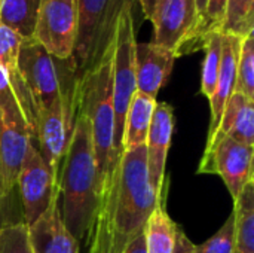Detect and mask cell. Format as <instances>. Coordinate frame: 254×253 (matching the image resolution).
<instances>
[{
	"mask_svg": "<svg viewBox=\"0 0 254 253\" xmlns=\"http://www.w3.org/2000/svg\"><path fill=\"white\" fill-rule=\"evenodd\" d=\"M0 253H31L24 222L0 230Z\"/></svg>",
	"mask_w": 254,
	"mask_h": 253,
	"instance_id": "28",
	"label": "cell"
},
{
	"mask_svg": "<svg viewBox=\"0 0 254 253\" xmlns=\"http://www.w3.org/2000/svg\"><path fill=\"white\" fill-rule=\"evenodd\" d=\"M103 203L109 207V253H121L143 231L147 218L161 203L150 185L146 145L122 154Z\"/></svg>",
	"mask_w": 254,
	"mask_h": 253,
	"instance_id": "2",
	"label": "cell"
},
{
	"mask_svg": "<svg viewBox=\"0 0 254 253\" xmlns=\"http://www.w3.org/2000/svg\"><path fill=\"white\" fill-rule=\"evenodd\" d=\"M121 253H147L146 251V245H144V234L143 231H140Z\"/></svg>",
	"mask_w": 254,
	"mask_h": 253,
	"instance_id": "31",
	"label": "cell"
},
{
	"mask_svg": "<svg viewBox=\"0 0 254 253\" xmlns=\"http://www.w3.org/2000/svg\"><path fill=\"white\" fill-rule=\"evenodd\" d=\"M134 0H77V33L70 58L74 79L95 67L113 46L116 24Z\"/></svg>",
	"mask_w": 254,
	"mask_h": 253,
	"instance_id": "5",
	"label": "cell"
},
{
	"mask_svg": "<svg viewBox=\"0 0 254 253\" xmlns=\"http://www.w3.org/2000/svg\"><path fill=\"white\" fill-rule=\"evenodd\" d=\"M241 40L243 39L235 37V36L222 34V63H220L216 89H214L211 98L208 100L210 107H211V119H210V128H208L205 146H208L211 143V140L220 125V119H222L225 106H226L229 97L235 92L237 63H238Z\"/></svg>",
	"mask_w": 254,
	"mask_h": 253,
	"instance_id": "16",
	"label": "cell"
},
{
	"mask_svg": "<svg viewBox=\"0 0 254 253\" xmlns=\"http://www.w3.org/2000/svg\"><path fill=\"white\" fill-rule=\"evenodd\" d=\"M153 25L152 43L171 51L177 58L201 48L202 18L196 0H161L149 16Z\"/></svg>",
	"mask_w": 254,
	"mask_h": 253,
	"instance_id": "7",
	"label": "cell"
},
{
	"mask_svg": "<svg viewBox=\"0 0 254 253\" xmlns=\"http://www.w3.org/2000/svg\"><path fill=\"white\" fill-rule=\"evenodd\" d=\"M24 37L7 25L0 24V67L7 73L9 78L19 75L18 57Z\"/></svg>",
	"mask_w": 254,
	"mask_h": 253,
	"instance_id": "24",
	"label": "cell"
},
{
	"mask_svg": "<svg viewBox=\"0 0 254 253\" xmlns=\"http://www.w3.org/2000/svg\"><path fill=\"white\" fill-rule=\"evenodd\" d=\"M174 109L165 101H156L149 134L146 139V164L150 179V185L161 203H165L167 188L165 182V164L167 155L174 133Z\"/></svg>",
	"mask_w": 254,
	"mask_h": 253,
	"instance_id": "13",
	"label": "cell"
},
{
	"mask_svg": "<svg viewBox=\"0 0 254 253\" xmlns=\"http://www.w3.org/2000/svg\"><path fill=\"white\" fill-rule=\"evenodd\" d=\"M205 51V57L202 61V72H201V94L211 98L222 63V34L219 31H210L202 37V45Z\"/></svg>",
	"mask_w": 254,
	"mask_h": 253,
	"instance_id": "22",
	"label": "cell"
},
{
	"mask_svg": "<svg viewBox=\"0 0 254 253\" xmlns=\"http://www.w3.org/2000/svg\"><path fill=\"white\" fill-rule=\"evenodd\" d=\"M159 1H161V0H138L140 6H141V9H143V13L147 16V19H149L150 13L153 12L155 6H156Z\"/></svg>",
	"mask_w": 254,
	"mask_h": 253,
	"instance_id": "32",
	"label": "cell"
},
{
	"mask_svg": "<svg viewBox=\"0 0 254 253\" xmlns=\"http://www.w3.org/2000/svg\"><path fill=\"white\" fill-rule=\"evenodd\" d=\"M71 94L57 100L51 107L36 115V139L39 152L58 185L60 167L71 128Z\"/></svg>",
	"mask_w": 254,
	"mask_h": 253,
	"instance_id": "12",
	"label": "cell"
},
{
	"mask_svg": "<svg viewBox=\"0 0 254 253\" xmlns=\"http://www.w3.org/2000/svg\"><path fill=\"white\" fill-rule=\"evenodd\" d=\"M77 33V0H42L33 37L54 58L73 55Z\"/></svg>",
	"mask_w": 254,
	"mask_h": 253,
	"instance_id": "9",
	"label": "cell"
},
{
	"mask_svg": "<svg viewBox=\"0 0 254 253\" xmlns=\"http://www.w3.org/2000/svg\"><path fill=\"white\" fill-rule=\"evenodd\" d=\"M60 191L57 189L48 209L27 227L31 253H79V242L63 222L60 210Z\"/></svg>",
	"mask_w": 254,
	"mask_h": 253,
	"instance_id": "14",
	"label": "cell"
},
{
	"mask_svg": "<svg viewBox=\"0 0 254 253\" xmlns=\"http://www.w3.org/2000/svg\"><path fill=\"white\" fill-rule=\"evenodd\" d=\"M234 252V215H231L222 228L207 242L195 246V253H232Z\"/></svg>",
	"mask_w": 254,
	"mask_h": 253,
	"instance_id": "27",
	"label": "cell"
},
{
	"mask_svg": "<svg viewBox=\"0 0 254 253\" xmlns=\"http://www.w3.org/2000/svg\"><path fill=\"white\" fill-rule=\"evenodd\" d=\"M254 31V0H226L219 33L244 39Z\"/></svg>",
	"mask_w": 254,
	"mask_h": 253,
	"instance_id": "21",
	"label": "cell"
},
{
	"mask_svg": "<svg viewBox=\"0 0 254 253\" xmlns=\"http://www.w3.org/2000/svg\"><path fill=\"white\" fill-rule=\"evenodd\" d=\"M173 253H195V245L189 240V237L180 227L177 231V242Z\"/></svg>",
	"mask_w": 254,
	"mask_h": 253,
	"instance_id": "30",
	"label": "cell"
},
{
	"mask_svg": "<svg viewBox=\"0 0 254 253\" xmlns=\"http://www.w3.org/2000/svg\"><path fill=\"white\" fill-rule=\"evenodd\" d=\"M253 148L225 136L205 148L198 173L219 174L235 200L243 188L253 180Z\"/></svg>",
	"mask_w": 254,
	"mask_h": 253,
	"instance_id": "10",
	"label": "cell"
},
{
	"mask_svg": "<svg viewBox=\"0 0 254 253\" xmlns=\"http://www.w3.org/2000/svg\"><path fill=\"white\" fill-rule=\"evenodd\" d=\"M196 6H198V10L201 13V18H204V12H205V6H207V0H196ZM202 33V31H201ZM202 37V36H201Z\"/></svg>",
	"mask_w": 254,
	"mask_h": 253,
	"instance_id": "34",
	"label": "cell"
},
{
	"mask_svg": "<svg viewBox=\"0 0 254 253\" xmlns=\"http://www.w3.org/2000/svg\"><path fill=\"white\" fill-rule=\"evenodd\" d=\"M89 248L88 253H109L110 248V234H109V207L106 203H101L100 210L95 216L92 230L88 236ZM86 240V242H88Z\"/></svg>",
	"mask_w": 254,
	"mask_h": 253,
	"instance_id": "25",
	"label": "cell"
},
{
	"mask_svg": "<svg viewBox=\"0 0 254 253\" xmlns=\"http://www.w3.org/2000/svg\"><path fill=\"white\" fill-rule=\"evenodd\" d=\"M132 3L125 4L116 24L113 40V160L115 170L122 157V137L129 103L137 92L135 82V25Z\"/></svg>",
	"mask_w": 254,
	"mask_h": 253,
	"instance_id": "6",
	"label": "cell"
},
{
	"mask_svg": "<svg viewBox=\"0 0 254 253\" xmlns=\"http://www.w3.org/2000/svg\"><path fill=\"white\" fill-rule=\"evenodd\" d=\"M58 61L34 39L22 40L18 72L34 104L36 115L51 107L61 97L73 92V89L67 91L64 88Z\"/></svg>",
	"mask_w": 254,
	"mask_h": 253,
	"instance_id": "8",
	"label": "cell"
},
{
	"mask_svg": "<svg viewBox=\"0 0 254 253\" xmlns=\"http://www.w3.org/2000/svg\"><path fill=\"white\" fill-rule=\"evenodd\" d=\"M234 252L254 253V180L234 200Z\"/></svg>",
	"mask_w": 254,
	"mask_h": 253,
	"instance_id": "18",
	"label": "cell"
},
{
	"mask_svg": "<svg viewBox=\"0 0 254 253\" xmlns=\"http://www.w3.org/2000/svg\"><path fill=\"white\" fill-rule=\"evenodd\" d=\"M42 0H0V24L31 39Z\"/></svg>",
	"mask_w": 254,
	"mask_h": 253,
	"instance_id": "20",
	"label": "cell"
},
{
	"mask_svg": "<svg viewBox=\"0 0 254 253\" xmlns=\"http://www.w3.org/2000/svg\"><path fill=\"white\" fill-rule=\"evenodd\" d=\"M179 225L168 216L165 203H159L147 218L143 234L147 253H173Z\"/></svg>",
	"mask_w": 254,
	"mask_h": 253,
	"instance_id": "19",
	"label": "cell"
},
{
	"mask_svg": "<svg viewBox=\"0 0 254 253\" xmlns=\"http://www.w3.org/2000/svg\"><path fill=\"white\" fill-rule=\"evenodd\" d=\"M229 136L246 146H254V104L252 100H246L240 109Z\"/></svg>",
	"mask_w": 254,
	"mask_h": 253,
	"instance_id": "26",
	"label": "cell"
},
{
	"mask_svg": "<svg viewBox=\"0 0 254 253\" xmlns=\"http://www.w3.org/2000/svg\"><path fill=\"white\" fill-rule=\"evenodd\" d=\"M156 98L135 92L125 118L124 137H122V154L146 145L149 134Z\"/></svg>",
	"mask_w": 254,
	"mask_h": 253,
	"instance_id": "17",
	"label": "cell"
},
{
	"mask_svg": "<svg viewBox=\"0 0 254 253\" xmlns=\"http://www.w3.org/2000/svg\"><path fill=\"white\" fill-rule=\"evenodd\" d=\"M71 107L83 112L91 124L92 149L97 166L101 203L106 200L115 173L113 160V46L103 60L74 79Z\"/></svg>",
	"mask_w": 254,
	"mask_h": 253,
	"instance_id": "3",
	"label": "cell"
},
{
	"mask_svg": "<svg viewBox=\"0 0 254 253\" xmlns=\"http://www.w3.org/2000/svg\"><path fill=\"white\" fill-rule=\"evenodd\" d=\"M225 3L226 0H207L204 18H202V33H201L202 37L210 31H219L223 10H225Z\"/></svg>",
	"mask_w": 254,
	"mask_h": 253,
	"instance_id": "29",
	"label": "cell"
},
{
	"mask_svg": "<svg viewBox=\"0 0 254 253\" xmlns=\"http://www.w3.org/2000/svg\"><path fill=\"white\" fill-rule=\"evenodd\" d=\"M235 91L241 92L252 101L254 100V31L241 40Z\"/></svg>",
	"mask_w": 254,
	"mask_h": 253,
	"instance_id": "23",
	"label": "cell"
},
{
	"mask_svg": "<svg viewBox=\"0 0 254 253\" xmlns=\"http://www.w3.org/2000/svg\"><path fill=\"white\" fill-rule=\"evenodd\" d=\"M61 218L70 234L80 243L88 240L101 206L91 124L83 112L73 107L68 142L58 176Z\"/></svg>",
	"mask_w": 254,
	"mask_h": 253,
	"instance_id": "1",
	"label": "cell"
},
{
	"mask_svg": "<svg viewBox=\"0 0 254 253\" xmlns=\"http://www.w3.org/2000/svg\"><path fill=\"white\" fill-rule=\"evenodd\" d=\"M7 218L4 213V207H3V201H1V179H0V230H3L4 227H7Z\"/></svg>",
	"mask_w": 254,
	"mask_h": 253,
	"instance_id": "33",
	"label": "cell"
},
{
	"mask_svg": "<svg viewBox=\"0 0 254 253\" xmlns=\"http://www.w3.org/2000/svg\"><path fill=\"white\" fill-rule=\"evenodd\" d=\"M176 55L152 42L135 45L137 92L156 98L159 89L173 72Z\"/></svg>",
	"mask_w": 254,
	"mask_h": 253,
	"instance_id": "15",
	"label": "cell"
},
{
	"mask_svg": "<svg viewBox=\"0 0 254 253\" xmlns=\"http://www.w3.org/2000/svg\"><path fill=\"white\" fill-rule=\"evenodd\" d=\"M16 189L22 204V222L27 227L48 209L55 191L58 189L51 170L33 140H30L27 146L18 174Z\"/></svg>",
	"mask_w": 254,
	"mask_h": 253,
	"instance_id": "11",
	"label": "cell"
},
{
	"mask_svg": "<svg viewBox=\"0 0 254 253\" xmlns=\"http://www.w3.org/2000/svg\"><path fill=\"white\" fill-rule=\"evenodd\" d=\"M33 140L30 125L10 86L7 73L0 67V179L1 201L9 225L19 224L15 213L16 182L27 146Z\"/></svg>",
	"mask_w": 254,
	"mask_h": 253,
	"instance_id": "4",
	"label": "cell"
}]
</instances>
